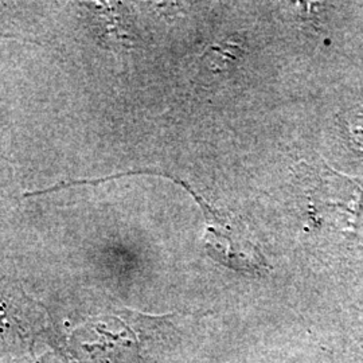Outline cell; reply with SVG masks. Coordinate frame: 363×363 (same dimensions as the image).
I'll return each mask as SVG.
<instances>
[{"instance_id":"obj_1","label":"cell","mask_w":363,"mask_h":363,"mask_svg":"<svg viewBox=\"0 0 363 363\" xmlns=\"http://www.w3.org/2000/svg\"><path fill=\"white\" fill-rule=\"evenodd\" d=\"M187 190L194 196L206 218L205 247L208 256L222 265L237 272L259 273L268 269V262L264 259L259 247L250 240L245 223L233 213L220 211L190 187Z\"/></svg>"}]
</instances>
